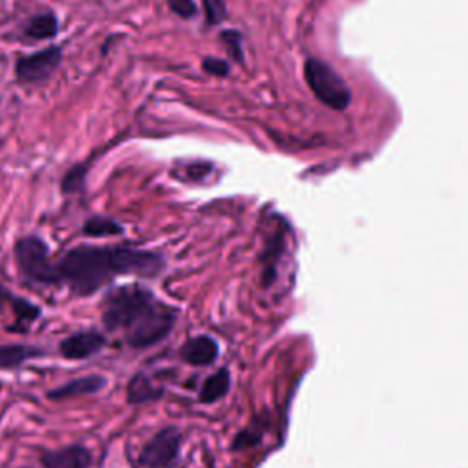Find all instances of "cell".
Listing matches in <instances>:
<instances>
[{"mask_svg":"<svg viewBox=\"0 0 468 468\" xmlns=\"http://www.w3.org/2000/svg\"><path fill=\"white\" fill-rule=\"evenodd\" d=\"M103 326L134 350H146L165 341L174 330L176 309L137 284L114 287L103 300Z\"/></svg>","mask_w":468,"mask_h":468,"instance_id":"1","label":"cell"},{"mask_svg":"<svg viewBox=\"0 0 468 468\" xmlns=\"http://www.w3.org/2000/svg\"><path fill=\"white\" fill-rule=\"evenodd\" d=\"M164 269L165 260L162 254L134 247L79 245L57 262L59 284L68 285L79 296L97 293L121 274L154 278Z\"/></svg>","mask_w":468,"mask_h":468,"instance_id":"2","label":"cell"},{"mask_svg":"<svg viewBox=\"0 0 468 468\" xmlns=\"http://www.w3.org/2000/svg\"><path fill=\"white\" fill-rule=\"evenodd\" d=\"M15 258L21 273L30 282L41 285L59 284L57 262L52 260L46 242L39 236L21 238L15 245Z\"/></svg>","mask_w":468,"mask_h":468,"instance_id":"3","label":"cell"},{"mask_svg":"<svg viewBox=\"0 0 468 468\" xmlns=\"http://www.w3.org/2000/svg\"><path fill=\"white\" fill-rule=\"evenodd\" d=\"M304 75L309 88L324 105L335 110H346L352 103V92L348 85L328 63L321 59H307Z\"/></svg>","mask_w":468,"mask_h":468,"instance_id":"4","label":"cell"},{"mask_svg":"<svg viewBox=\"0 0 468 468\" xmlns=\"http://www.w3.org/2000/svg\"><path fill=\"white\" fill-rule=\"evenodd\" d=\"M182 452V432L167 426L155 433L137 453V468H171Z\"/></svg>","mask_w":468,"mask_h":468,"instance_id":"5","label":"cell"},{"mask_svg":"<svg viewBox=\"0 0 468 468\" xmlns=\"http://www.w3.org/2000/svg\"><path fill=\"white\" fill-rule=\"evenodd\" d=\"M63 50L59 46H50L34 55L21 57L17 61L15 72L19 81L23 83H39L48 79L61 65Z\"/></svg>","mask_w":468,"mask_h":468,"instance_id":"6","label":"cell"},{"mask_svg":"<svg viewBox=\"0 0 468 468\" xmlns=\"http://www.w3.org/2000/svg\"><path fill=\"white\" fill-rule=\"evenodd\" d=\"M106 344V337L95 330L79 332L66 337L61 344V355L68 361H85L97 355Z\"/></svg>","mask_w":468,"mask_h":468,"instance_id":"7","label":"cell"},{"mask_svg":"<svg viewBox=\"0 0 468 468\" xmlns=\"http://www.w3.org/2000/svg\"><path fill=\"white\" fill-rule=\"evenodd\" d=\"M41 463L45 468H92L94 455L83 444H70L45 452Z\"/></svg>","mask_w":468,"mask_h":468,"instance_id":"8","label":"cell"},{"mask_svg":"<svg viewBox=\"0 0 468 468\" xmlns=\"http://www.w3.org/2000/svg\"><path fill=\"white\" fill-rule=\"evenodd\" d=\"M218 343L209 335H198L189 339L182 346V357L193 366H209L218 359Z\"/></svg>","mask_w":468,"mask_h":468,"instance_id":"9","label":"cell"},{"mask_svg":"<svg viewBox=\"0 0 468 468\" xmlns=\"http://www.w3.org/2000/svg\"><path fill=\"white\" fill-rule=\"evenodd\" d=\"M106 386V379L103 375H86V377H77L72 379L54 390L48 392L50 399H72V397H81V395H94L101 392Z\"/></svg>","mask_w":468,"mask_h":468,"instance_id":"10","label":"cell"},{"mask_svg":"<svg viewBox=\"0 0 468 468\" xmlns=\"http://www.w3.org/2000/svg\"><path fill=\"white\" fill-rule=\"evenodd\" d=\"M45 355L43 348L28 344H0V372L17 370L32 359Z\"/></svg>","mask_w":468,"mask_h":468,"instance_id":"11","label":"cell"},{"mask_svg":"<svg viewBox=\"0 0 468 468\" xmlns=\"http://www.w3.org/2000/svg\"><path fill=\"white\" fill-rule=\"evenodd\" d=\"M160 395H162V390L155 388L152 384V381L143 373L135 375L128 383V403L130 404H143V403L158 399Z\"/></svg>","mask_w":468,"mask_h":468,"instance_id":"12","label":"cell"},{"mask_svg":"<svg viewBox=\"0 0 468 468\" xmlns=\"http://www.w3.org/2000/svg\"><path fill=\"white\" fill-rule=\"evenodd\" d=\"M231 388V377L227 370H220L216 373H213L211 377H207V381L204 383L202 390H200V401L202 403H214L218 399H222L224 395H227Z\"/></svg>","mask_w":468,"mask_h":468,"instance_id":"13","label":"cell"},{"mask_svg":"<svg viewBox=\"0 0 468 468\" xmlns=\"http://www.w3.org/2000/svg\"><path fill=\"white\" fill-rule=\"evenodd\" d=\"M57 32H59V21L54 14H41L34 17L25 30V34L35 41L52 39L57 35Z\"/></svg>","mask_w":468,"mask_h":468,"instance_id":"14","label":"cell"},{"mask_svg":"<svg viewBox=\"0 0 468 468\" xmlns=\"http://www.w3.org/2000/svg\"><path fill=\"white\" fill-rule=\"evenodd\" d=\"M83 233L86 236H92V238L117 236V234H123V225L117 224L112 218H106V216H94V218L85 222Z\"/></svg>","mask_w":468,"mask_h":468,"instance_id":"15","label":"cell"},{"mask_svg":"<svg viewBox=\"0 0 468 468\" xmlns=\"http://www.w3.org/2000/svg\"><path fill=\"white\" fill-rule=\"evenodd\" d=\"M12 305H14L17 326L19 324H32L34 321H37L41 317V309L35 304L25 300V298H17V296L12 298Z\"/></svg>","mask_w":468,"mask_h":468,"instance_id":"16","label":"cell"},{"mask_svg":"<svg viewBox=\"0 0 468 468\" xmlns=\"http://www.w3.org/2000/svg\"><path fill=\"white\" fill-rule=\"evenodd\" d=\"M169 6L176 15H180L184 19H191L198 14L194 0H169Z\"/></svg>","mask_w":468,"mask_h":468,"instance_id":"17","label":"cell"},{"mask_svg":"<svg viewBox=\"0 0 468 468\" xmlns=\"http://www.w3.org/2000/svg\"><path fill=\"white\" fill-rule=\"evenodd\" d=\"M205 14L211 25H218L225 17V5L224 0H204Z\"/></svg>","mask_w":468,"mask_h":468,"instance_id":"18","label":"cell"},{"mask_svg":"<svg viewBox=\"0 0 468 468\" xmlns=\"http://www.w3.org/2000/svg\"><path fill=\"white\" fill-rule=\"evenodd\" d=\"M83 182H85V171L81 167H75L72 169L65 180H63V191L65 193H75L77 189L83 187Z\"/></svg>","mask_w":468,"mask_h":468,"instance_id":"19","label":"cell"},{"mask_svg":"<svg viewBox=\"0 0 468 468\" xmlns=\"http://www.w3.org/2000/svg\"><path fill=\"white\" fill-rule=\"evenodd\" d=\"M204 68L214 75H225L229 72V66L227 63L220 61V59H214V57H209L204 61Z\"/></svg>","mask_w":468,"mask_h":468,"instance_id":"20","label":"cell"}]
</instances>
